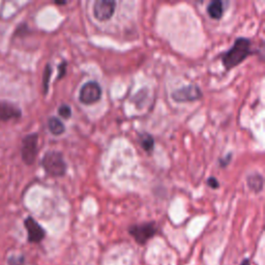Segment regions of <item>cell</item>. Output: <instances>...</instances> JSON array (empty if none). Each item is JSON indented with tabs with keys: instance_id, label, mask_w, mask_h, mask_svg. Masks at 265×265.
Returning <instances> with one entry per match:
<instances>
[{
	"instance_id": "1",
	"label": "cell",
	"mask_w": 265,
	"mask_h": 265,
	"mask_svg": "<svg viewBox=\"0 0 265 265\" xmlns=\"http://www.w3.org/2000/svg\"><path fill=\"white\" fill-rule=\"evenodd\" d=\"M252 41L247 37H237L234 45L222 56V62L226 70H232L245 61L254 52L251 48Z\"/></svg>"
},
{
	"instance_id": "2",
	"label": "cell",
	"mask_w": 265,
	"mask_h": 265,
	"mask_svg": "<svg viewBox=\"0 0 265 265\" xmlns=\"http://www.w3.org/2000/svg\"><path fill=\"white\" fill-rule=\"evenodd\" d=\"M41 166L53 178H62L68 169L62 153L56 150H49L45 153L41 160Z\"/></svg>"
},
{
	"instance_id": "3",
	"label": "cell",
	"mask_w": 265,
	"mask_h": 265,
	"mask_svg": "<svg viewBox=\"0 0 265 265\" xmlns=\"http://www.w3.org/2000/svg\"><path fill=\"white\" fill-rule=\"evenodd\" d=\"M102 93V87L98 82L88 81L81 87L79 101L84 105L96 104L101 100Z\"/></svg>"
},
{
	"instance_id": "4",
	"label": "cell",
	"mask_w": 265,
	"mask_h": 265,
	"mask_svg": "<svg viewBox=\"0 0 265 265\" xmlns=\"http://www.w3.org/2000/svg\"><path fill=\"white\" fill-rule=\"evenodd\" d=\"M171 98L176 103L195 102L202 98V92L197 84H190L174 91L171 94Z\"/></svg>"
},
{
	"instance_id": "5",
	"label": "cell",
	"mask_w": 265,
	"mask_h": 265,
	"mask_svg": "<svg viewBox=\"0 0 265 265\" xmlns=\"http://www.w3.org/2000/svg\"><path fill=\"white\" fill-rule=\"evenodd\" d=\"M129 234L140 245L147 242L158 232V227L154 223H144L140 225H132L128 229Z\"/></svg>"
},
{
	"instance_id": "6",
	"label": "cell",
	"mask_w": 265,
	"mask_h": 265,
	"mask_svg": "<svg viewBox=\"0 0 265 265\" xmlns=\"http://www.w3.org/2000/svg\"><path fill=\"white\" fill-rule=\"evenodd\" d=\"M37 143H38V135L36 132H33V134H30L23 139L21 154L25 164L32 165L35 162V159L38 152Z\"/></svg>"
},
{
	"instance_id": "7",
	"label": "cell",
	"mask_w": 265,
	"mask_h": 265,
	"mask_svg": "<svg viewBox=\"0 0 265 265\" xmlns=\"http://www.w3.org/2000/svg\"><path fill=\"white\" fill-rule=\"evenodd\" d=\"M116 3L113 0H97L94 5V16L99 21H107L114 15Z\"/></svg>"
},
{
	"instance_id": "8",
	"label": "cell",
	"mask_w": 265,
	"mask_h": 265,
	"mask_svg": "<svg viewBox=\"0 0 265 265\" xmlns=\"http://www.w3.org/2000/svg\"><path fill=\"white\" fill-rule=\"evenodd\" d=\"M24 225H25V228L28 233V240L30 242H39L43 239V237H45V235H46L45 230L42 229V227L36 222L33 217L28 216L25 219Z\"/></svg>"
},
{
	"instance_id": "9",
	"label": "cell",
	"mask_w": 265,
	"mask_h": 265,
	"mask_svg": "<svg viewBox=\"0 0 265 265\" xmlns=\"http://www.w3.org/2000/svg\"><path fill=\"white\" fill-rule=\"evenodd\" d=\"M22 111L15 105L8 102H0V122L20 118Z\"/></svg>"
},
{
	"instance_id": "10",
	"label": "cell",
	"mask_w": 265,
	"mask_h": 265,
	"mask_svg": "<svg viewBox=\"0 0 265 265\" xmlns=\"http://www.w3.org/2000/svg\"><path fill=\"white\" fill-rule=\"evenodd\" d=\"M207 13L211 19L219 20L224 15V4L220 0H213L207 7Z\"/></svg>"
},
{
	"instance_id": "11",
	"label": "cell",
	"mask_w": 265,
	"mask_h": 265,
	"mask_svg": "<svg viewBox=\"0 0 265 265\" xmlns=\"http://www.w3.org/2000/svg\"><path fill=\"white\" fill-rule=\"evenodd\" d=\"M247 184L250 190L255 193H260L263 190V178L259 173H252L248 175Z\"/></svg>"
},
{
	"instance_id": "12",
	"label": "cell",
	"mask_w": 265,
	"mask_h": 265,
	"mask_svg": "<svg viewBox=\"0 0 265 265\" xmlns=\"http://www.w3.org/2000/svg\"><path fill=\"white\" fill-rule=\"evenodd\" d=\"M48 128L54 136H60L65 131V125L58 117H50L48 120Z\"/></svg>"
},
{
	"instance_id": "13",
	"label": "cell",
	"mask_w": 265,
	"mask_h": 265,
	"mask_svg": "<svg viewBox=\"0 0 265 265\" xmlns=\"http://www.w3.org/2000/svg\"><path fill=\"white\" fill-rule=\"evenodd\" d=\"M139 143L146 152H151L154 148V139L148 132L139 134Z\"/></svg>"
},
{
	"instance_id": "14",
	"label": "cell",
	"mask_w": 265,
	"mask_h": 265,
	"mask_svg": "<svg viewBox=\"0 0 265 265\" xmlns=\"http://www.w3.org/2000/svg\"><path fill=\"white\" fill-rule=\"evenodd\" d=\"M51 74H52V68H51L50 64H47L46 68H45V71H43V79H42L43 93H45V95L49 91V81H50V78H51Z\"/></svg>"
},
{
	"instance_id": "15",
	"label": "cell",
	"mask_w": 265,
	"mask_h": 265,
	"mask_svg": "<svg viewBox=\"0 0 265 265\" xmlns=\"http://www.w3.org/2000/svg\"><path fill=\"white\" fill-rule=\"evenodd\" d=\"M72 113H73V112H72V108H71L69 105H67V104H62V105L58 108V114H59V116L62 117V118H64V119L71 118Z\"/></svg>"
},
{
	"instance_id": "16",
	"label": "cell",
	"mask_w": 265,
	"mask_h": 265,
	"mask_svg": "<svg viewBox=\"0 0 265 265\" xmlns=\"http://www.w3.org/2000/svg\"><path fill=\"white\" fill-rule=\"evenodd\" d=\"M67 65H68V62L65 60H63L58 65V77H57V80L62 79L67 75Z\"/></svg>"
},
{
	"instance_id": "17",
	"label": "cell",
	"mask_w": 265,
	"mask_h": 265,
	"mask_svg": "<svg viewBox=\"0 0 265 265\" xmlns=\"http://www.w3.org/2000/svg\"><path fill=\"white\" fill-rule=\"evenodd\" d=\"M206 184H207V186H208L209 188H211V189H213V190L219 188V183H218V181H217L215 178H213V176H210V178L207 180Z\"/></svg>"
},
{
	"instance_id": "18",
	"label": "cell",
	"mask_w": 265,
	"mask_h": 265,
	"mask_svg": "<svg viewBox=\"0 0 265 265\" xmlns=\"http://www.w3.org/2000/svg\"><path fill=\"white\" fill-rule=\"evenodd\" d=\"M232 153L231 152H229L225 158H223V159H220L219 160V166L222 167V168H225V167H227L229 164H230V162H231V160H232Z\"/></svg>"
},
{
	"instance_id": "19",
	"label": "cell",
	"mask_w": 265,
	"mask_h": 265,
	"mask_svg": "<svg viewBox=\"0 0 265 265\" xmlns=\"http://www.w3.org/2000/svg\"><path fill=\"white\" fill-rule=\"evenodd\" d=\"M241 265H250V261H249L248 259H246V260H244V262L241 263Z\"/></svg>"
},
{
	"instance_id": "20",
	"label": "cell",
	"mask_w": 265,
	"mask_h": 265,
	"mask_svg": "<svg viewBox=\"0 0 265 265\" xmlns=\"http://www.w3.org/2000/svg\"><path fill=\"white\" fill-rule=\"evenodd\" d=\"M55 5H58V6H62V5H67V3H65V2H63V3H59V2H56V3H55Z\"/></svg>"
}]
</instances>
